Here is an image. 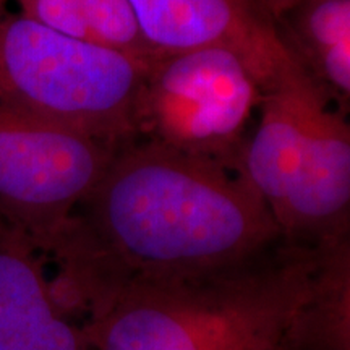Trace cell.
<instances>
[{
	"label": "cell",
	"mask_w": 350,
	"mask_h": 350,
	"mask_svg": "<svg viewBox=\"0 0 350 350\" xmlns=\"http://www.w3.org/2000/svg\"><path fill=\"white\" fill-rule=\"evenodd\" d=\"M282 239L240 170L148 139L113 151L47 255L54 297L85 323L125 288L230 268Z\"/></svg>",
	"instance_id": "1"
},
{
	"label": "cell",
	"mask_w": 350,
	"mask_h": 350,
	"mask_svg": "<svg viewBox=\"0 0 350 350\" xmlns=\"http://www.w3.org/2000/svg\"><path fill=\"white\" fill-rule=\"evenodd\" d=\"M281 239L258 255L178 282L125 288L85 323L93 350H306L332 253Z\"/></svg>",
	"instance_id": "2"
},
{
	"label": "cell",
	"mask_w": 350,
	"mask_h": 350,
	"mask_svg": "<svg viewBox=\"0 0 350 350\" xmlns=\"http://www.w3.org/2000/svg\"><path fill=\"white\" fill-rule=\"evenodd\" d=\"M152 64L64 36L0 2V100L113 148L135 139Z\"/></svg>",
	"instance_id": "3"
},
{
	"label": "cell",
	"mask_w": 350,
	"mask_h": 350,
	"mask_svg": "<svg viewBox=\"0 0 350 350\" xmlns=\"http://www.w3.org/2000/svg\"><path fill=\"white\" fill-rule=\"evenodd\" d=\"M261 98L255 77L234 52L209 47L164 55L144 81L135 138L240 170Z\"/></svg>",
	"instance_id": "4"
},
{
	"label": "cell",
	"mask_w": 350,
	"mask_h": 350,
	"mask_svg": "<svg viewBox=\"0 0 350 350\" xmlns=\"http://www.w3.org/2000/svg\"><path fill=\"white\" fill-rule=\"evenodd\" d=\"M116 150L0 100V219L47 258Z\"/></svg>",
	"instance_id": "5"
},
{
	"label": "cell",
	"mask_w": 350,
	"mask_h": 350,
	"mask_svg": "<svg viewBox=\"0 0 350 350\" xmlns=\"http://www.w3.org/2000/svg\"><path fill=\"white\" fill-rule=\"evenodd\" d=\"M159 57L221 47L243 60L262 93L300 72L261 0H130Z\"/></svg>",
	"instance_id": "6"
},
{
	"label": "cell",
	"mask_w": 350,
	"mask_h": 350,
	"mask_svg": "<svg viewBox=\"0 0 350 350\" xmlns=\"http://www.w3.org/2000/svg\"><path fill=\"white\" fill-rule=\"evenodd\" d=\"M0 350H93L55 300L44 258L0 219Z\"/></svg>",
	"instance_id": "7"
},
{
	"label": "cell",
	"mask_w": 350,
	"mask_h": 350,
	"mask_svg": "<svg viewBox=\"0 0 350 350\" xmlns=\"http://www.w3.org/2000/svg\"><path fill=\"white\" fill-rule=\"evenodd\" d=\"M305 75L340 111L350 98V0H304L275 21Z\"/></svg>",
	"instance_id": "8"
},
{
	"label": "cell",
	"mask_w": 350,
	"mask_h": 350,
	"mask_svg": "<svg viewBox=\"0 0 350 350\" xmlns=\"http://www.w3.org/2000/svg\"><path fill=\"white\" fill-rule=\"evenodd\" d=\"M88 42L152 64L161 59L144 41L130 0H80Z\"/></svg>",
	"instance_id": "9"
},
{
	"label": "cell",
	"mask_w": 350,
	"mask_h": 350,
	"mask_svg": "<svg viewBox=\"0 0 350 350\" xmlns=\"http://www.w3.org/2000/svg\"><path fill=\"white\" fill-rule=\"evenodd\" d=\"M18 5L20 13L52 31L88 42L80 0H20Z\"/></svg>",
	"instance_id": "10"
},
{
	"label": "cell",
	"mask_w": 350,
	"mask_h": 350,
	"mask_svg": "<svg viewBox=\"0 0 350 350\" xmlns=\"http://www.w3.org/2000/svg\"><path fill=\"white\" fill-rule=\"evenodd\" d=\"M304 0H261V3L265 5L266 12L269 13V16L275 23L281 16L286 15L287 12H291L292 8L299 5Z\"/></svg>",
	"instance_id": "11"
},
{
	"label": "cell",
	"mask_w": 350,
	"mask_h": 350,
	"mask_svg": "<svg viewBox=\"0 0 350 350\" xmlns=\"http://www.w3.org/2000/svg\"><path fill=\"white\" fill-rule=\"evenodd\" d=\"M0 2H5L7 3V0H0Z\"/></svg>",
	"instance_id": "12"
},
{
	"label": "cell",
	"mask_w": 350,
	"mask_h": 350,
	"mask_svg": "<svg viewBox=\"0 0 350 350\" xmlns=\"http://www.w3.org/2000/svg\"><path fill=\"white\" fill-rule=\"evenodd\" d=\"M16 2H20V0H16Z\"/></svg>",
	"instance_id": "13"
}]
</instances>
